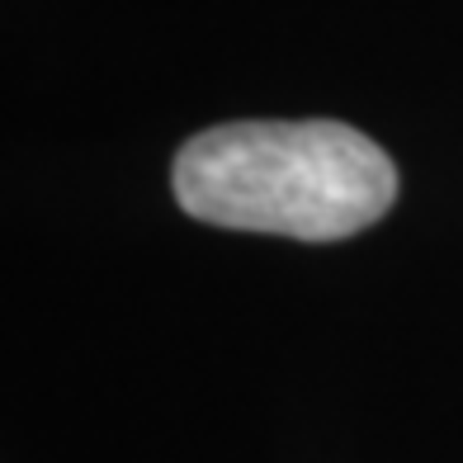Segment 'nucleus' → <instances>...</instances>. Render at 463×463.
<instances>
[{"mask_svg":"<svg viewBox=\"0 0 463 463\" xmlns=\"http://www.w3.org/2000/svg\"><path fill=\"white\" fill-rule=\"evenodd\" d=\"M194 222L288 241H345L397 203V165L335 118H241L194 133L171 165Z\"/></svg>","mask_w":463,"mask_h":463,"instance_id":"obj_1","label":"nucleus"}]
</instances>
